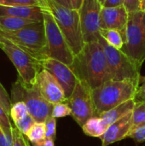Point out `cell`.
Masks as SVG:
<instances>
[{
  "label": "cell",
  "mask_w": 145,
  "mask_h": 146,
  "mask_svg": "<svg viewBox=\"0 0 145 146\" xmlns=\"http://www.w3.org/2000/svg\"><path fill=\"white\" fill-rule=\"evenodd\" d=\"M70 68L91 90L112 80L103 49L98 41L85 43L83 50L74 56Z\"/></svg>",
  "instance_id": "1"
},
{
  "label": "cell",
  "mask_w": 145,
  "mask_h": 146,
  "mask_svg": "<svg viewBox=\"0 0 145 146\" xmlns=\"http://www.w3.org/2000/svg\"><path fill=\"white\" fill-rule=\"evenodd\" d=\"M38 3L42 9L52 14L73 54L78 55L85 44L79 10L62 6L55 0H38Z\"/></svg>",
  "instance_id": "2"
},
{
  "label": "cell",
  "mask_w": 145,
  "mask_h": 146,
  "mask_svg": "<svg viewBox=\"0 0 145 146\" xmlns=\"http://www.w3.org/2000/svg\"><path fill=\"white\" fill-rule=\"evenodd\" d=\"M139 85L127 80H109L91 91L96 115L114 109L115 107L135 99Z\"/></svg>",
  "instance_id": "3"
},
{
  "label": "cell",
  "mask_w": 145,
  "mask_h": 146,
  "mask_svg": "<svg viewBox=\"0 0 145 146\" xmlns=\"http://www.w3.org/2000/svg\"><path fill=\"white\" fill-rule=\"evenodd\" d=\"M0 36L42 62L50 58L44 21L15 32L0 30Z\"/></svg>",
  "instance_id": "4"
},
{
  "label": "cell",
  "mask_w": 145,
  "mask_h": 146,
  "mask_svg": "<svg viewBox=\"0 0 145 146\" xmlns=\"http://www.w3.org/2000/svg\"><path fill=\"white\" fill-rule=\"evenodd\" d=\"M11 101L12 104L18 101L24 102L29 115L36 122H45L52 115L54 105L44 98L36 84L26 86L17 79L11 89Z\"/></svg>",
  "instance_id": "5"
},
{
  "label": "cell",
  "mask_w": 145,
  "mask_h": 146,
  "mask_svg": "<svg viewBox=\"0 0 145 146\" xmlns=\"http://www.w3.org/2000/svg\"><path fill=\"white\" fill-rule=\"evenodd\" d=\"M121 50L139 68L142 67L145 61V12L129 14Z\"/></svg>",
  "instance_id": "6"
},
{
  "label": "cell",
  "mask_w": 145,
  "mask_h": 146,
  "mask_svg": "<svg viewBox=\"0 0 145 146\" xmlns=\"http://www.w3.org/2000/svg\"><path fill=\"white\" fill-rule=\"evenodd\" d=\"M2 38L3 44L1 49L15 67L18 73V79L26 86H34L38 74L44 69L43 62L3 37Z\"/></svg>",
  "instance_id": "7"
},
{
  "label": "cell",
  "mask_w": 145,
  "mask_h": 146,
  "mask_svg": "<svg viewBox=\"0 0 145 146\" xmlns=\"http://www.w3.org/2000/svg\"><path fill=\"white\" fill-rule=\"evenodd\" d=\"M98 42L103 49L112 80L132 81L139 85L141 68L121 50L114 48L102 37L99 38Z\"/></svg>",
  "instance_id": "8"
},
{
  "label": "cell",
  "mask_w": 145,
  "mask_h": 146,
  "mask_svg": "<svg viewBox=\"0 0 145 146\" xmlns=\"http://www.w3.org/2000/svg\"><path fill=\"white\" fill-rule=\"evenodd\" d=\"M42 9L44 12V24L48 44L49 57L71 66L74 59V55L68 46L52 14L47 9Z\"/></svg>",
  "instance_id": "9"
},
{
  "label": "cell",
  "mask_w": 145,
  "mask_h": 146,
  "mask_svg": "<svg viewBox=\"0 0 145 146\" xmlns=\"http://www.w3.org/2000/svg\"><path fill=\"white\" fill-rule=\"evenodd\" d=\"M91 91L87 83L79 80L74 91L67 100L73 119L81 127L88 120L97 116Z\"/></svg>",
  "instance_id": "10"
},
{
  "label": "cell",
  "mask_w": 145,
  "mask_h": 146,
  "mask_svg": "<svg viewBox=\"0 0 145 146\" xmlns=\"http://www.w3.org/2000/svg\"><path fill=\"white\" fill-rule=\"evenodd\" d=\"M102 4L98 0H84L79 9L81 28L85 43L98 41L100 35V18Z\"/></svg>",
  "instance_id": "11"
},
{
  "label": "cell",
  "mask_w": 145,
  "mask_h": 146,
  "mask_svg": "<svg viewBox=\"0 0 145 146\" xmlns=\"http://www.w3.org/2000/svg\"><path fill=\"white\" fill-rule=\"evenodd\" d=\"M43 68L47 70L56 78L63 89L68 100V98L74 91L79 81L78 77L72 70L70 66L66 65L65 63L57 60L48 58L43 62Z\"/></svg>",
  "instance_id": "12"
},
{
  "label": "cell",
  "mask_w": 145,
  "mask_h": 146,
  "mask_svg": "<svg viewBox=\"0 0 145 146\" xmlns=\"http://www.w3.org/2000/svg\"><path fill=\"white\" fill-rule=\"evenodd\" d=\"M36 86L44 98L51 104L67 102L63 89L56 78L47 70L43 69L38 74Z\"/></svg>",
  "instance_id": "13"
},
{
  "label": "cell",
  "mask_w": 145,
  "mask_h": 146,
  "mask_svg": "<svg viewBox=\"0 0 145 146\" xmlns=\"http://www.w3.org/2000/svg\"><path fill=\"white\" fill-rule=\"evenodd\" d=\"M129 13L124 6L103 7L101 10L100 28L115 29L121 33L124 41Z\"/></svg>",
  "instance_id": "14"
},
{
  "label": "cell",
  "mask_w": 145,
  "mask_h": 146,
  "mask_svg": "<svg viewBox=\"0 0 145 146\" xmlns=\"http://www.w3.org/2000/svg\"><path fill=\"white\" fill-rule=\"evenodd\" d=\"M132 119V111L110 125L106 133L99 138L102 140V146H109L127 138L131 133Z\"/></svg>",
  "instance_id": "15"
},
{
  "label": "cell",
  "mask_w": 145,
  "mask_h": 146,
  "mask_svg": "<svg viewBox=\"0 0 145 146\" xmlns=\"http://www.w3.org/2000/svg\"><path fill=\"white\" fill-rule=\"evenodd\" d=\"M0 15L15 16L36 21H44V12L40 6H5L0 5Z\"/></svg>",
  "instance_id": "16"
},
{
  "label": "cell",
  "mask_w": 145,
  "mask_h": 146,
  "mask_svg": "<svg viewBox=\"0 0 145 146\" xmlns=\"http://www.w3.org/2000/svg\"><path fill=\"white\" fill-rule=\"evenodd\" d=\"M135 104H136L135 99L128 100V101H126V102H125V103H123V104H120V105H118L116 107H115L114 109L102 114L99 116L109 127L110 125H112L113 123H115L118 120L124 117L128 113L132 112L133 110L134 107H135Z\"/></svg>",
  "instance_id": "17"
},
{
  "label": "cell",
  "mask_w": 145,
  "mask_h": 146,
  "mask_svg": "<svg viewBox=\"0 0 145 146\" xmlns=\"http://www.w3.org/2000/svg\"><path fill=\"white\" fill-rule=\"evenodd\" d=\"M34 22L38 21L15 16L0 15V30L5 32H15Z\"/></svg>",
  "instance_id": "18"
},
{
  "label": "cell",
  "mask_w": 145,
  "mask_h": 146,
  "mask_svg": "<svg viewBox=\"0 0 145 146\" xmlns=\"http://www.w3.org/2000/svg\"><path fill=\"white\" fill-rule=\"evenodd\" d=\"M108 127L109 126L100 116H94L86 121L82 130L87 136L100 138L106 133Z\"/></svg>",
  "instance_id": "19"
},
{
  "label": "cell",
  "mask_w": 145,
  "mask_h": 146,
  "mask_svg": "<svg viewBox=\"0 0 145 146\" xmlns=\"http://www.w3.org/2000/svg\"><path fill=\"white\" fill-rule=\"evenodd\" d=\"M101 37L111 46L117 50H121L125 44L124 38L121 33L115 29H103L100 28Z\"/></svg>",
  "instance_id": "20"
},
{
  "label": "cell",
  "mask_w": 145,
  "mask_h": 146,
  "mask_svg": "<svg viewBox=\"0 0 145 146\" xmlns=\"http://www.w3.org/2000/svg\"><path fill=\"white\" fill-rule=\"evenodd\" d=\"M145 125V102H136L135 107L132 110V128L131 132Z\"/></svg>",
  "instance_id": "21"
},
{
  "label": "cell",
  "mask_w": 145,
  "mask_h": 146,
  "mask_svg": "<svg viewBox=\"0 0 145 146\" xmlns=\"http://www.w3.org/2000/svg\"><path fill=\"white\" fill-rule=\"evenodd\" d=\"M27 139L32 143H38L46 139V129L44 122H35L26 135Z\"/></svg>",
  "instance_id": "22"
},
{
  "label": "cell",
  "mask_w": 145,
  "mask_h": 146,
  "mask_svg": "<svg viewBox=\"0 0 145 146\" xmlns=\"http://www.w3.org/2000/svg\"><path fill=\"white\" fill-rule=\"evenodd\" d=\"M28 115L29 113H28L26 105L24 102L18 101V102L12 104L10 113H9V117L12 119L15 125L21 121L22 120H24Z\"/></svg>",
  "instance_id": "23"
},
{
  "label": "cell",
  "mask_w": 145,
  "mask_h": 146,
  "mask_svg": "<svg viewBox=\"0 0 145 146\" xmlns=\"http://www.w3.org/2000/svg\"><path fill=\"white\" fill-rule=\"evenodd\" d=\"M0 128L3 130L4 134L7 136L9 140L12 143V129L9 115L5 112L3 107L0 105Z\"/></svg>",
  "instance_id": "24"
},
{
  "label": "cell",
  "mask_w": 145,
  "mask_h": 146,
  "mask_svg": "<svg viewBox=\"0 0 145 146\" xmlns=\"http://www.w3.org/2000/svg\"><path fill=\"white\" fill-rule=\"evenodd\" d=\"M68 115H71V109L68 102L54 104L52 115H51L52 117L57 119V118H62V117H65Z\"/></svg>",
  "instance_id": "25"
},
{
  "label": "cell",
  "mask_w": 145,
  "mask_h": 146,
  "mask_svg": "<svg viewBox=\"0 0 145 146\" xmlns=\"http://www.w3.org/2000/svg\"><path fill=\"white\" fill-rule=\"evenodd\" d=\"M0 105L5 110V112L9 115L10 109L12 106L11 98L9 96L5 88L3 86V85L1 83H0Z\"/></svg>",
  "instance_id": "26"
},
{
  "label": "cell",
  "mask_w": 145,
  "mask_h": 146,
  "mask_svg": "<svg viewBox=\"0 0 145 146\" xmlns=\"http://www.w3.org/2000/svg\"><path fill=\"white\" fill-rule=\"evenodd\" d=\"M35 122L36 121H34V119L30 115H28L24 120L16 123L15 126L22 134H24L26 136L27 134V133L29 132V130L31 129V127L34 125Z\"/></svg>",
  "instance_id": "27"
},
{
  "label": "cell",
  "mask_w": 145,
  "mask_h": 146,
  "mask_svg": "<svg viewBox=\"0 0 145 146\" xmlns=\"http://www.w3.org/2000/svg\"><path fill=\"white\" fill-rule=\"evenodd\" d=\"M56 119L50 116L44 123L46 129V139L55 141L56 137Z\"/></svg>",
  "instance_id": "28"
},
{
  "label": "cell",
  "mask_w": 145,
  "mask_h": 146,
  "mask_svg": "<svg viewBox=\"0 0 145 146\" xmlns=\"http://www.w3.org/2000/svg\"><path fill=\"white\" fill-rule=\"evenodd\" d=\"M0 5H5V6H16V5L39 6V3H38V0H0Z\"/></svg>",
  "instance_id": "29"
},
{
  "label": "cell",
  "mask_w": 145,
  "mask_h": 146,
  "mask_svg": "<svg viewBox=\"0 0 145 146\" xmlns=\"http://www.w3.org/2000/svg\"><path fill=\"white\" fill-rule=\"evenodd\" d=\"M25 135L22 134L15 127L12 129V146H29L26 140Z\"/></svg>",
  "instance_id": "30"
},
{
  "label": "cell",
  "mask_w": 145,
  "mask_h": 146,
  "mask_svg": "<svg viewBox=\"0 0 145 146\" xmlns=\"http://www.w3.org/2000/svg\"><path fill=\"white\" fill-rule=\"evenodd\" d=\"M127 138H131L138 143L145 142V125L131 132Z\"/></svg>",
  "instance_id": "31"
},
{
  "label": "cell",
  "mask_w": 145,
  "mask_h": 146,
  "mask_svg": "<svg viewBox=\"0 0 145 146\" xmlns=\"http://www.w3.org/2000/svg\"><path fill=\"white\" fill-rule=\"evenodd\" d=\"M123 3L129 14L140 11L138 0H123Z\"/></svg>",
  "instance_id": "32"
},
{
  "label": "cell",
  "mask_w": 145,
  "mask_h": 146,
  "mask_svg": "<svg viewBox=\"0 0 145 146\" xmlns=\"http://www.w3.org/2000/svg\"><path fill=\"white\" fill-rule=\"evenodd\" d=\"M124 6L123 0H105L103 7H119Z\"/></svg>",
  "instance_id": "33"
},
{
  "label": "cell",
  "mask_w": 145,
  "mask_h": 146,
  "mask_svg": "<svg viewBox=\"0 0 145 146\" xmlns=\"http://www.w3.org/2000/svg\"><path fill=\"white\" fill-rule=\"evenodd\" d=\"M0 146H12V143L9 140L3 130L0 128Z\"/></svg>",
  "instance_id": "34"
},
{
  "label": "cell",
  "mask_w": 145,
  "mask_h": 146,
  "mask_svg": "<svg viewBox=\"0 0 145 146\" xmlns=\"http://www.w3.org/2000/svg\"><path fill=\"white\" fill-rule=\"evenodd\" d=\"M32 145L33 146H55V144H54V140L45 139L44 140H43V141H41V142L32 144Z\"/></svg>",
  "instance_id": "35"
},
{
  "label": "cell",
  "mask_w": 145,
  "mask_h": 146,
  "mask_svg": "<svg viewBox=\"0 0 145 146\" xmlns=\"http://www.w3.org/2000/svg\"><path fill=\"white\" fill-rule=\"evenodd\" d=\"M70 2H71V5H72V9L79 10L82 6L84 0H70Z\"/></svg>",
  "instance_id": "36"
},
{
  "label": "cell",
  "mask_w": 145,
  "mask_h": 146,
  "mask_svg": "<svg viewBox=\"0 0 145 146\" xmlns=\"http://www.w3.org/2000/svg\"><path fill=\"white\" fill-rule=\"evenodd\" d=\"M135 101L138 102V101H144L145 102V91H138L137 95L135 97Z\"/></svg>",
  "instance_id": "37"
},
{
  "label": "cell",
  "mask_w": 145,
  "mask_h": 146,
  "mask_svg": "<svg viewBox=\"0 0 145 146\" xmlns=\"http://www.w3.org/2000/svg\"><path fill=\"white\" fill-rule=\"evenodd\" d=\"M56 3H58L59 4L62 5V6H65L67 8H70L72 9V5H71V2L70 0H55Z\"/></svg>",
  "instance_id": "38"
},
{
  "label": "cell",
  "mask_w": 145,
  "mask_h": 146,
  "mask_svg": "<svg viewBox=\"0 0 145 146\" xmlns=\"http://www.w3.org/2000/svg\"><path fill=\"white\" fill-rule=\"evenodd\" d=\"M139 92L141 91H145V76H141L139 79V86L138 90Z\"/></svg>",
  "instance_id": "39"
},
{
  "label": "cell",
  "mask_w": 145,
  "mask_h": 146,
  "mask_svg": "<svg viewBox=\"0 0 145 146\" xmlns=\"http://www.w3.org/2000/svg\"><path fill=\"white\" fill-rule=\"evenodd\" d=\"M139 9L142 12H145V0H138Z\"/></svg>",
  "instance_id": "40"
},
{
  "label": "cell",
  "mask_w": 145,
  "mask_h": 146,
  "mask_svg": "<svg viewBox=\"0 0 145 146\" xmlns=\"http://www.w3.org/2000/svg\"><path fill=\"white\" fill-rule=\"evenodd\" d=\"M2 44H3V38H2V37L0 36V48L2 47Z\"/></svg>",
  "instance_id": "41"
},
{
  "label": "cell",
  "mask_w": 145,
  "mask_h": 146,
  "mask_svg": "<svg viewBox=\"0 0 145 146\" xmlns=\"http://www.w3.org/2000/svg\"><path fill=\"white\" fill-rule=\"evenodd\" d=\"M98 1H99V3L102 4V6L103 5V3H104V2H105V0H98Z\"/></svg>",
  "instance_id": "42"
}]
</instances>
